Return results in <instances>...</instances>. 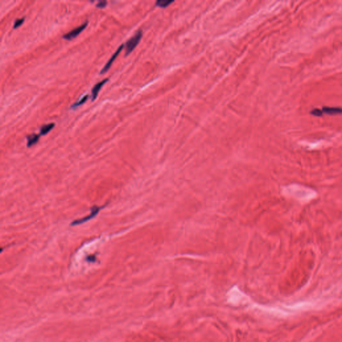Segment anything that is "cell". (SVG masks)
<instances>
[{"label": "cell", "instance_id": "6da1fadb", "mask_svg": "<svg viewBox=\"0 0 342 342\" xmlns=\"http://www.w3.org/2000/svg\"><path fill=\"white\" fill-rule=\"evenodd\" d=\"M142 37V30H138L137 32L134 36L130 38L128 41L126 42L125 44V56H127L131 53L133 50L135 49V48L138 46L140 41L141 40V38Z\"/></svg>", "mask_w": 342, "mask_h": 342}, {"label": "cell", "instance_id": "7a4b0ae2", "mask_svg": "<svg viewBox=\"0 0 342 342\" xmlns=\"http://www.w3.org/2000/svg\"><path fill=\"white\" fill-rule=\"evenodd\" d=\"M102 209V207H98V206H96V205L93 206V207L91 209H90L91 212H90V213L88 215H87L86 217H85L84 218L79 219H77V220H75L72 221V223L70 224V225H71V226H76V225H82V224H83V223H84L86 222H87V221L94 218L98 214V213L100 212V210H101Z\"/></svg>", "mask_w": 342, "mask_h": 342}, {"label": "cell", "instance_id": "3957f363", "mask_svg": "<svg viewBox=\"0 0 342 342\" xmlns=\"http://www.w3.org/2000/svg\"><path fill=\"white\" fill-rule=\"evenodd\" d=\"M88 24V21L85 22L84 23L80 25V26L73 29L70 32L66 33V34H64L63 36V38L67 40H71L72 39L76 38L80 34H81V32L83 31V30H84L86 28Z\"/></svg>", "mask_w": 342, "mask_h": 342}, {"label": "cell", "instance_id": "277c9868", "mask_svg": "<svg viewBox=\"0 0 342 342\" xmlns=\"http://www.w3.org/2000/svg\"><path fill=\"white\" fill-rule=\"evenodd\" d=\"M125 45L124 44H121L120 46L118 48V49H117V51H116L113 54L112 56H111V58H110L109 59V60L108 61V62L105 64V66L103 67V68L101 70V71H100V74H105L106 72L108 71V70L110 69V68L111 67V66L112 65L113 62H114V60H116V58H117L118 57V55L120 54V53L121 52L122 50L123 49V48H124Z\"/></svg>", "mask_w": 342, "mask_h": 342}, {"label": "cell", "instance_id": "5b68a950", "mask_svg": "<svg viewBox=\"0 0 342 342\" xmlns=\"http://www.w3.org/2000/svg\"><path fill=\"white\" fill-rule=\"evenodd\" d=\"M108 82V78H105L103 80H102V81H100L94 85V86L92 89V96H91L92 101H94V100L96 99L100 89H101L103 86Z\"/></svg>", "mask_w": 342, "mask_h": 342}, {"label": "cell", "instance_id": "8992f818", "mask_svg": "<svg viewBox=\"0 0 342 342\" xmlns=\"http://www.w3.org/2000/svg\"><path fill=\"white\" fill-rule=\"evenodd\" d=\"M324 114L329 115H336L342 114V108L341 107H328L324 106L322 109Z\"/></svg>", "mask_w": 342, "mask_h": 342}, {"label": "cell", "instance_id": "52a82bcc", "mask_svg": "<svg viewBox=\"0 0 342 342\" xmlns=\"http://www.w3.org/2000/svg\"><path fill=\"white\" fill-rule=\"evenodd\" d=\"M40 136H41V135L37 134H32L28 135L26 137V138H27V140H28L27 147L28 148H30V147H33L34 145L36 144L39 141Z\"/></svg>", "mask_w": 342, "mask_h": 342}, {"label": "cell", "instance_id": "ba28073f", "mask_svg": "<svg viewBox=\"0 0 342 342\" xmlns=\"http://www.w3.org/2000/svg\"><path fill=\"white\" fill-rule=\"evenodd\" d=\"M55 124L54 123H49L48 124H44L40 128V135H46L48 132H49L51 130L54 128Z\"/></svg>", "mask_w": 342, "mask_h": 342}, {"label": "cell", "instance_id": "9c48e42d", "mask_svg": "<svg viewBox=\"0 0 342 342\" xmlns=\"http://www.w3.org/2000/svg\"><path fill=\"white\" fill-rule=\"evenodd\" d=\"M88 97H89V96H88V95H86V96H83L81 99L79 100H78L77 102H76L75 103H74L73 104H72V105H71V106H70V107H71L72 109H75V108H76L79 107L80 106H81V105L84 104L87 101L88 99Z\"/></svg>", "mask_w": 342, "mask_h": 342}, {"label": "cell", "instance_id": "30bf717a", "mask_svg": "<svg viewBox=\"0 0 342 342\" xmlns=\"http://www.w3.org/2000/svg\"><path fill=\"white\" fill-rule=\"evenodd\" d=\"M173 1H170V0H160V1L156 2L155 5L156 6H158L162 8H166L168 6H169L171 3H173Z\"/></svg>", "mask_w": 342, "mask_h": 342}, {"label": "cell", "instance_id": "8fae6325", "mask_svg": "<svg viewBox=\"0 0 342 342\" xmlns=\"http://www.w3.org/2000/svg\"><path fill=\"white\" fill-rule=\"evenodd\" d=\"M310 114L315 116V117H322L324 112L322 111V110L319 109V108H314L310 112Z\"/></svg>", "mask_w": 342, "mask_h": 342}, {"label": "cell", "instance_id": "7c38bea8", "mask_svg": "<svg viewBox=\"0 0 342 342\" xmlns=\"http://www.w3.org/2000/svg\"><path fill=\"white\" fill-rule=\"evenodd\" d=\"M24 19H25L24 18L16 19V21L14 22V23H13V29H16L21 26L24 22Z\"/></svg>", "mask_w": 342, "mask_h": 342}, {"label": "cell", "instance_id": "4fadbf2b", "mask_svg": "<svg viewBox=\"0 0 342 342\" xmlns=\"http://www.w3.org/2000/svg\"><path fill=\"white\" fill-rule=\"evenodd\" d=\"M106 6H107L106 1H100V2H98V3L96 4V6L98 8L102 9V8H104Z\"/></svg>", "mask_w": 342, "mask_h": 342}, {"label": "cell", "instance_id": "5bb4252c", "mask_svg": "<svg viewBox=\"0 0 342 342\" xmlns=\"http://www.w3.org/2000/svg\"><path fill=\"white\" fill-rule=\"evenodd\" d=\"M86 261H89V262H94V261H96V256L94 255L88 256H87Z\"/></svg>", "mask_w": 342, "mask_h": 342}]
</instances>
